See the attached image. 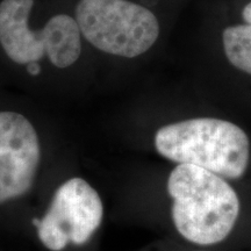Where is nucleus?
Listing matches in <instances>:
<instances>
[{
	"label": "nucleus",
	"instance_id": "obj_1",
	"mask_svg": "<svg viewBox=\"0 0 251 251\" xmlns=\"http://www.w3.org/2000/svg\"><path fill=\"white\" fill-rule=\"evenodd\" d=\"M172 220L181 236L199 246L224 241L240 214V200L227 181L192 164H179L168 180Z\"/></svg>",
	"mask_w": 251,
	"mask_h": 251
},
{
	"label": "nucleus",
	"instance_id": "obj_2",
	"mask_svg": "<svg viewBox=\"0 0 251 251\" xmlns=\"http://www.w3.org/2000/svg\"><path fill=\"white\" fill-rule=\"evenodd\" d=\"M159 155L226 177L241 178L249 163L250 144L243 129L226 120L199 118L166 125L155 136Z\"/></svg>",
	"mask_w": 251,
	"mask_h": 251
},
{
	"label": "nucleus",
	"instance_id": "obj_3",
	"mask_svg": "<svg viewBox=\"0 0 251 251\" xmlns=\"http://www.w3.org/2000/svg\"><path fill=\"white\" fill-rule=\"evenodd\" d=\"M34 0L0 2V45L18 64L37 62L43 56L59 69L70 67L81 52L80 29L67 14L52 17L40 30H31L28 19Z\"/></svg>",
	"mask_w": 251,
	"mask_h": 251
},
{
	"label": "nucleus",
	"instance_id": "obj_4",
	"mask_svg": "<svg viewBox=\"0 0 251 251\" xmlns=\"http://www.w3.org/2000/svg\"><path fill=\"white\" fill-rule=\"evenodd\" d=\"M76 21L91 45L121 57L144 54L159 35L155 14L127 0H80Z\"/></svg>",
	"mask_w": 251,
	"mask_h": 251
},
{
	"label": "nucleus",
	"instance_id": "obj_5",
	"mask_svg": "<svg viewBox=\"0 0 251 251\" xmlns=\"http://www.w3.org/2000/svg\"><path fill=\"white\" fill-rule=\"evenodd\" d=\"M103 206L98 192L81 178H71L59 186L49 208L33 224L47 249L61 251L69 243L81 246L99 228Z\"/></svg>",
	"mask_w": 251,
	"mask_h": 251
},
{
	"label": "nucleus",
	"instance_id": "obj_6",
	"mask_svg": "<svg viewBox=\"0 0 251 251\" xmlns=\"http://www.w3.org/2000/svg\"><path fill=\"white\" fill-rule=\"evenodd\" d=\"M41 149L34 127L24 115L0 112V203L30 190Z\"/></svg>",
	"mask_w": 251,
	"mask_h": 251
},
{
	"label": "nucleus",
	"instance_id": "obj_7",
	"mask_svg": "<svg viewBox=\"0 0 251 251\" xmlns=\"http://www.w3.org/2000/svg\"><path fill=\"white\" fill-rule=\"evenodd\" d=\"M222 41L229 63L251 75V25L227 27L222 34Z\"/></svg>",
	"mask_w": 251,
	"mask_h": 251
},
{
	"label": "nucleus",
	"instance_id": "obj_8",
	"mask_svg": "<svg viewBox=\"0 0 251 251\" xmlns=\"http://www.w3.org/2000/svg\"><path fill=\"white\" fill-rule=\"evenodd\" d=\"M27 71L30 76H39L41 72V67L37 62H31L27 64Z\"/></svg>",
	"mask_w": 251,
	"mask_h": 251
},
{
	"label": "nucleus",
	"instance_id": "obj_9",
	"mask_svg": "<svg viewBox=\"0 0 251 251\" xmlns=\"http://www.w3.org/2000/svg\"><path fill=\"white\" fill-rule=\"evenodd\" d=\"M242 18L243 20L246 21V24L251 25V1L249 4H247L244 6L243 11H242Z\"/></svg>",
	"mask_w": 251,
	"mask_h": 251
}]
</instances>
